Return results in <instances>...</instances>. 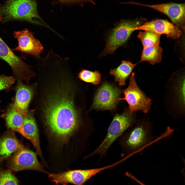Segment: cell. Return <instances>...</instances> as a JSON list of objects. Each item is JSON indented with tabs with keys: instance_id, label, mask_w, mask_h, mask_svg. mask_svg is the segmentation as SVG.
Wrapping results in <instances>:
<instances>
[{
	"instance_id": "obj_1",
	"label": "cell",
	"mask_w": 185,
	"mask_h": 185,
	"mask_svg": "<svg viewBox=\"0 0 185 185\" xmlns=\"http://www.w3.org/2000/svg\"><path fill=\"white\" fill-rule=\"evenodd\" d=\"M51 95L44 108L45 123L58 138L66 141L81 127V119L68 92L61 91Z\"/></svg>"
},
{
	"instance_id": "obj_2",
	"label": "cell",
	"mask_w": 185,
	"mask_h": 185,
	"mask_svg": "<svg viewBox=\"0 0 185 185\" xmlns=\"http://www.w3.org/2000/svg\"><path fill=\"white\" fill-rule=\"evenodd\" d=\"M131 127L118 138L123 153L131 156L140 152L153 139L152 125L149 119L137 120Z\"/></svg>"
},
{
	"instance_id": "obj_3",
	"label": "cell",
	"mask_w": 185,
	"mask_h": 185,
	"mask_svg": "<svg viewBox=\"0 0 185 185\" xmlns=\"http://www.w3.org/2000/svg\"><path fill=\"white\" fill-rule=\"evenodd\" d=\"M3 22L12 20L24 21L51 29L39 15L35 0H8L1 7Z\"/></svg>"
},
{
	"instance_id": "obj_4",
	"label": "cell",
	"mask_w": 185,
	"mask_h": 185,
	"mask_svg": "<svg viewBox=\"0 0 185 185\" xmlns=\"http://www.w3.org/2000/svg\"><path fill=\"white\" fill-rule=\"evenodd\" d=\"M135 113H132L128 108L122 114H116L109 125L106 135L102 142L92 152L85 156L89 158L99 155L100 158L105 156L113 144L126 130L131 127L136 120Z\"/></svg>"
},
{
	"instance_id": "obj_5",
	"label": "cell",
	"mask_w": 185,
	"mask_h": 185,
	"mask_svg": "<svg viewBox=\"0 0 185 185\" xmlns=\"http://www.w3.org/2000/svg\"><path fill=\"white\" fill-rule=\"evenodd\" d=\"M165 102L169 114L174 118L184 116L185 76L174 73L166 85Z\"/></svg>"
},
{
	"instance_id": "obj_6",
	"label": "cell",
	"mask_w": 185,
	"mask_h": 185,
	"mask_svg": "<svg viewBox=\"0 0 185 185\" xmlns=\"http://www.w3.org/2000/svg\"><path fill=\"white\" fill-rule=\"evenodd\" d=\"M145 20L142 18L121 20L115 25L109 33L102 54L106 55L113 53L126 42L132 33L143 24Z\"/></svg>"
},
{
	"instance_id": "obj_7",
	"label": "cell",
	"mask_w": 185,
	"mask_h": 185,
	"mask_svg": "<svg viewBox=\"0 0 185 185\" xmlns=\"http://www.w3.org/2000/svg\"><path fill=\"white\" fill-rule=\"evenodd\" d=\"M128 87L122 91L124 97L118 100H124L129 105V110L132 113L140 111L147 113L151 109L152 100L142 91L137 85L134 72L132 73L130 78Z\"/></svg>"
},
{
	"instance_id": "obj_8",
	"label": "cell",
	"mask_w": 185,
	"mask_h": 185,
	"mask_svg": "<svg viewBox=\"0 0 185 185\" xmlns=\"http://www.w3.org/2000/svg\"><path fill=\"white\" fill-rule=\"evenodd\" d=\"M0 59L10 66L14 76L24 80L27 85L34 75L29 65L16 55L0 37Z\"/></svg>"
},
{
	"instance_id": "obj_9",
	"label": "cell",
	"mask_w": 185,
	"mask_h": 185,
	"mask_svg": "<svg viewBox=\"0 0 185 185\" xmlns=\"http://www.w3.org/2000/svg\"><path fill=\"white\" fill-rule=\"evenodd\" d=\"M6 165L15 172L31 170L46 173L39 162L35 153L24 147L14 153L7 160Z\"/></svg>"
},
{
	"instance_id": "obj_10",
	"label": "cell",
	"mask_w": 185,
	"mask_h": 185,
	"mask_svg": "<svg viewBox=\"0 0 185 185\" xmlns=\"http://www.w3.org/2000/svg\"><path fill=\"white\" fill-rule=\"evenodd\" d=\"M121 92L120 89L113 85L107 82L103 83L97 91L91 108L99 110L115 109Z\"/></svg>"
},
{
	"instance_id": "obj_11",
	"label": "cell",
	"mask_w": 185,
	"mask_h": 185,
	"mask_svg": "<svg viewBox=\"0 0 185 185\" xmlns=\"http://www.w3.org/2000/svg\"><path fill=\"white\" fill-rule=\"evenodd\" d=\"M13 35L18 42V46L13 49V51H20L40 58L43 47L40 41L34 36L33 33L25 29L21 31H14Z\"/></svg>"
},
{
	"instance_id": "obj_12",
	"label": "cell",
	"mask_w": 185,
	"mask_h": 185,
	"mask_svg": "<svg viewBox=\"0 0 185 185\" xmlns=\"http://www.w3.org/2000/svg\"><path fill=\"white\" fill-rule=\"evenodd\" d=\"M144 6L153 9L167 15L175 25L183 27L185 22L184 3L170 2L158 4L147 5L134 2L124 3Z\"/></svg>"
},
{
	"instance_id": "obj_13",
	"label": "cell",
	"mask_w": 185,
	"mask_h": 185,
	"mask_svg": "<svg viewBox=\"0 0 185 185\" xmlns=\"http://www.w3.org/2000/svg\"><path fill=\"white\" fill-rule=\"evenodd\" d=\"M16 80V83L13 88L15 94L12 103L16 109L24 117L28 111L35 87L33 85L25 84L21 79L17 78Z\"/></svg>"
},
{
	"instance_id": "obj_14",
	"label": "cell",
	"mask_w": 185,
	"mask_h": 185,
	"mask_svg": "<svg viewBox=\"0 0 185 185\" xmlns=\"http://www.w3.org/2000/svg\"><path fill=\"white\" fill-rule=\"evenodd\" d=\"M136 30L150 31L160 35L164 34L173 39H178L182 34L178 27L167 20L159 19L144 23Z\"/></svg>"
},
{
	"instance_id": "obj_15",
	"label": "cell",
	"mask_w": 185,
	"mask_h": 185,
	"mask_svg": "<svg viewBox=\"0 0 185 185\" xmlns=\"http://www.w3.org/2000/svg\"><path fill=\"white\" fill-rule=\"evenodd\" d=\"M24 147L14 131L10 130L6 132L0 138V164Z\"/></svg>"
},
{
	"instance_id": "obj_16",
	"label": "cell",
	"mask_w": 185,
	"mask_h": 185,
	"mask_svg": "<svg viewBox=\"0 0 185 185\" xmlns=\"http://www.w3.org/2000/svg\"><path fill=\"white\" fill-rule=\"evenodd\" d=\"M1 117L4 119L6 125L8 129L18 132L29 139L23 130L24 117L16 109L12 103L7 106Z\"/></svg>"
},
{
	"instance_id": "obj_17",
	"label": "cell",
	"mask_w": 185,
	"mask_h": 185,
	"mask_svg": "<svg viewBox=\"0 0 185 185\" xmlns=\"http://www.w3.org/2000/svg\"><path fill=\"white\" fill-rule=\"evenodd\" d=\"M24 131L35 148L37 153L41 155L38 130L33 115V110H28L24 117Z\"/></svg>"
},
{
	"instance_id": "obj_18",
	"label": "cell",
	"mask_w": 185,
	"mask_h": 185,
	"mask_svg": "<svg viewBox=\"0 0 185 185\" xmlns=\"http://www.w3.org/2000/svg\"><path fill=\"white\" fill-rule=\"evenodd\" d=\"M137 64L130 61L123 60L117 67L110 70V74L114 76V81L118 83L119 86H124L126 84V79L130 76Z\"/></svg>"
},
{
	"instance_id": "obj_19",
	"label": "cell",
	"mask_w": 185,
	"mask_h": 185,
	"mask_svg": "<svg viewBox=\"0 0 185 185\" xmlns=\"http://www.w3.org/2000/svg\"><path fill=\"white\" fill-rule=\"evenodd\" d=\"M162 51L159 45L143 47L140 62H148L152 65L158 63L161 60Z\"/></svg>"
},
{
	"instance_id": "obj_20",
	"label": "cell",
	"mask_w": 185,
	"mask_h": 185,
	"mask_svg": "<svg viewBox=\"0 0 185 185\" xmlns=\"http://www.w3.org/2000/svg\"><path fill=\"white\" fill-rule=\"evenodd\" d=\"M144 31L140 32L137 36L143 47L154 45H159L160 35L150 31Z\"/></svg>"
},
{
	"instance_id": "obj_21",
	"label": "cell",
	"mask_w": 185,
	"mask_h": 185,
	"mask_svg": "<svg viewBox=\"0 0 185 185\" xmlns=\"http://www.w3.org/2000/svg\"><path fill=\"white\" fill-rule=\"evenodd\" d=\"M80 79L86 82L94 85H97L100 82L101 77L100 72L98 71H94L84 69L81 71L78 75Z\"/></svg>"
},
{
	"instance_id": "obj_22",
	"label": "cell",
	"mask_w": 185,
	"mask_h": 185,
	"mask_svg": "<svg viewBox=\"0 0 185 185\" xmlns=\"http://www.w3.org/2000/svg\"><path fill=\"white\" fill-rule=\"evenodd\" d=\"M13 172L10 169H4L0 166V185H19L20 181Z\"/></svg>"
},
{
	"instance_id": "obj_23",
	"label": "cell",
	"mask_w": 185,
	"mask_h": 185,
	"mask_svg": "<svg viewBox=\"0 0 185 185\" xmlns=\"http://www.w3.org/2000/svg\"><path fill=\"white\" fill-rule=\"evenodd\" d=\"M16 78L14 76L0 75V91L4 90L8 91L15 82Z\"/></svg>"
},
{
	"instance_id": "obj_24",
	"label": "cell",
	"mask_w": 185,
	"mask_h": 185,
	"mask_svg": "<svg viewBox=\"0 0 185 185\" xmlns=\"http://www.w3.org/2000/svg\"><path fill=\"white\" fill-rule=\"evenodd\" d=\"M62 3L65 4H78L82 5L84 3H88L95 4L93 0H58Z\"/></svg>"
},
{
	"instance_id": "obj_25",
	"label": "cell",
	"mask_w": 185,
	"mask_h": 185,
	"mask_svg": "<svg viewBox=\"0 0 185 185\" xmlns=\"http://www.w3.org/2000/svg\"><path fill=\"white\" fill-rule=\"evenodd\" d=\"M126 174L128 177H129L132 179L134 180L140 184L141 185H146L145 184L141 182L138 179L136 178L135 177L133 176L131 174L127 172L126 173Z\"/></svg>"
},
{
	"instance_id": "obj_26",
	"label": "cell",
	"mask_w": 185,
	"mask_h": 185,
	"mask_svg": "<svg viewBox=\"0 0 185 185\" xmlns=\"http://www.w3.org/2000/svg\"><path fill=\"white\" fill-rule=\"evenodd\" d=\"M1 5L0 4V21H2V17L1 15L0 14V10L1 9Z\"/></svg>"
},
{
	"instance_id": "obj_27",
	"label": "cell",
	"mask_w": 185,
	"mask_h": 185,
	"mask_svg": "<svg viewBox=\"0 0 185 185\" xmlns=\"http://www.w3.org/2000/svg\"><path fill=\"white\" fill-rule=\"evenodd\" d=\"M1 100H0V103H1Z\"/></svg>"
}]
</instances>
